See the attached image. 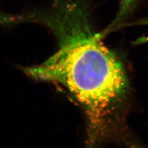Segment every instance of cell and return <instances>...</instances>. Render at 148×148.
Returning <instances> with one entry per match:
<instances>
[{"instance_id": "6da1fadb", "label": "cell", "mask_w": 148, "mask_h": 148, "mask_svg": "<svg viewBox=\"0 0 148 148\" xmlns=\"http://www.w3.org/2000/svg\"><path fill=\"white\" fill-rule=\"evenodd\" d=\"M49 25L59 50L38 66L25 71L35 79L62 84L85 108L91 130L126 92L123 65L102 42L81 0H57Z\"/></svg>"}, {"instance_id": "7a4b0ae2", "label": "cell", "mask_w": 148, "mask_h": 148, "mask_svg": "<svg viewBox=\"0 0 148 148\" xmlns=\"http://www.w3.org/2000/svg\"><path fill=\"white\" fill-rule=\"evenodd\" d=\"M119 11L111 24L101 33L104 37L111 32L117 29L122 25L123 23L126 19L130 13L134 8V5L138 0H119Z\"/></svg>"}]
</instances>
